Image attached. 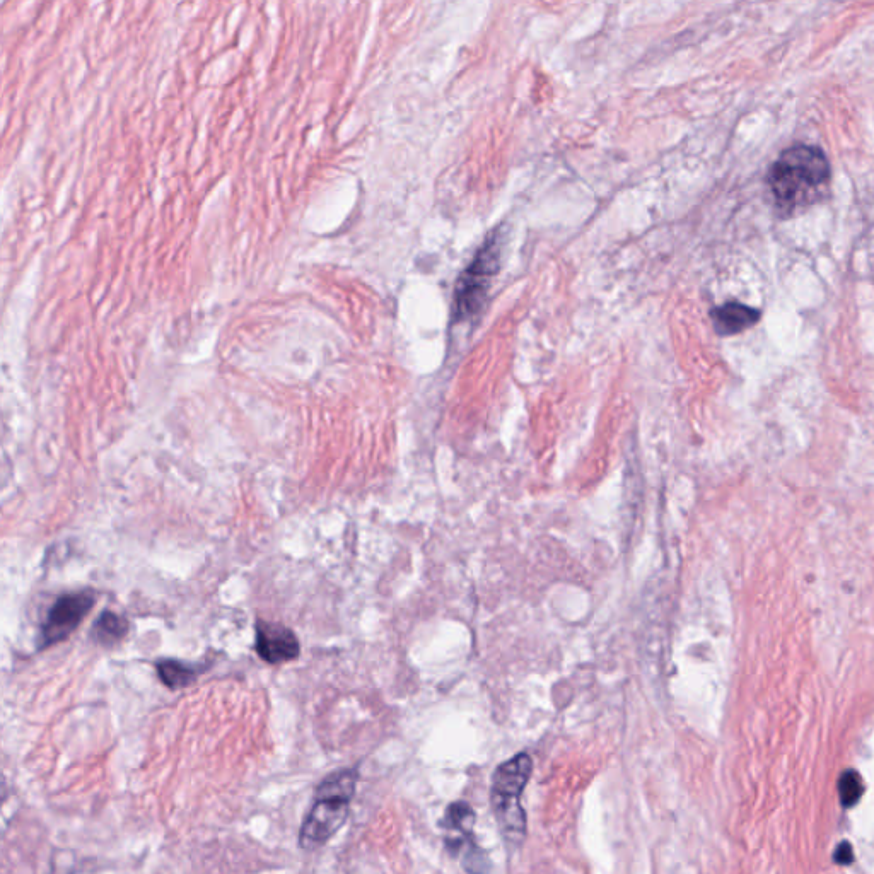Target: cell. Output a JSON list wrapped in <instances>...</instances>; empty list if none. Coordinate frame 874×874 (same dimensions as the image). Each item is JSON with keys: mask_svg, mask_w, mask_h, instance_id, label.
I'll return each instance as SVG.
<instances>
[{"mask_svg": "<svg viewBox=\"0 0 874 874\" xmlns=\"http://www.w3.org/2000/svg\"><path fill=\"white\" fill-rule=\"evenodd\" d=\"M357 779V769L337 770L316 787L315 801L299 830V845L303 849H320L342 828L356 794Z\"/></svg>", "mask_w": 874, "mask_h": 874, "instance_id": "7a4b0ae2", "label": "cell"}, {"mask_svg": "<svg viewBox=\"0 0 874 874\" xmlns=\"http://www.w3.org/2000/svg\"><path fill=\"white\" fill-rule=\"evenodd\" d=\"M533 762L528 753H519L499 765L492 777L490 801L502 839L511 849L523 844L526 837V813L521 796L530 781Z\"/></svg>", "mask_w": 874, "mask_h": 874, "instance_id": "3957f363", "label": "cell"}, {"mask_svg": "<svg viewBox=\"0 0 874 874\" xmlns=\"http://www.w3.org/2000/svg\"><path fill=\"white\" fill-rule=\"evenodd\" d=\"M501 241L499 234H492L480 248L468 269L456 282L455 318L458 321L470 320L477 315L489 291L490 280L499 269Z\"/></svg>", "mask_w": 874, "mask_h": 874, "instance_id": "277c9868", "label": "cell"}, {"mask_svg": "<svg viewBox=\"0 0 874 874\" xmlns=\"http://www.w3.org/2000/svg\"><path fill=\"white\" fill-rule=\"evenodd\" d=\"M446 828L444 844L449 852L460 857V863L468 874H485L489 861L485 852L473 839V810L467 803H453L449 806L443 822Z\"/></svg>", "mask_w": 874, "mask_h": 874, "instance_id": "5b68a950", "label": "cell"}, {"mask_svg": "<svg viewBox=\"0 0 874 874\" xmlns=\"http://www.w3.org/2000/svg\"><path fill=\"white\" fill-rule=\"evenodd\" d=\"M840 799L842 805L851 808L856 805L857 801L863 796V779L857 774L856 770H849L840 777L839 782Z\"/></svg>", "mask_w": 874, "mask_h": 874, "instance_id": "8fae6325", "label": "cell"}, {"mask_svg": "<svg viewBox=\"0 0 874 874\" xmlns=\"http://www.w3.org/2000/svg\"><path fill=\"white\" fill-rule=\"evenodd\" d=\"M156 670H158L161 682L171 690L188 687L199 676V670L195 666L187 665L183 661H175V659H161L156 665Z\"/></svg>", "mask_w": 874, "mask_h": 874, "instance_id": "9c48e42d", "label": "cell"}, {"mask_svg": "<svg viewBox=\"0 0 874 874\" xmlns=\"http://www.w3.org/2000/svg\"><path fill=\"white\" fill-rule=\"evenodd\" d=\"M127 634H129V622L118 613L103 612L94 625V639L100 642L101 646H115Z\"/></svg>", "mask_w": 874, "mask_h": 874, "instance_id": "30bf717a", "label": "cell"}, {"mask_svg": "<svg viewBox=\"0 0 874 874\" xmlns=\"http://www.w3.org/2000/svg\"><path fill=\"white\" fill-rule=\"evenodd\" d=\"M257 653L270 665H282L298 659L301 646L296 634L284 625L258 622Z\"/></svg>", "mask_w": 874, "mask_h": 874, "instance_id": "52a82bcc", "label": "cell"}, {"mask_svg": "<svg viewBox=\"0 0 874 874\" xmlns=\"http://www.w3.org/2000/svg\"><path fill=\"white\" fill-rule=\"evenodd\" d=\"M96 601L91 589L67 593L53 603L45 624L41 627V646L48 647L65 641L74 630L88 617Z\"/></svg>", "mask_w": 874, "mask_h": 874, "instance_id": "8992f818", "label": "cell"}, {"mask_svg": "<svg viewBox=\"0 0 874 874\" xmlns=\"http://www.w3.org/2000/svg\"><path fill=\"white\" fill-rule=\"evenodd\" d=\"M830 180V164L818 147H787L769 171L770 192L784 212L815 202Z\"/></svg>", "mask_w": 874, "mask_h": 874, "instance_id": "6da1fadb", "label": "cell"}, {"mask_svg": "<svg viewBox=\"0 0 874 874\" xmlns=\"http://www.w3.org/2000/svg\"><path fill=\"white\" fill-rule=\"evenodd\" d=\"M854 859L851 844H840L839 849L835 852V861L839 864H851Z\"/></svg>", "mask_w": 874, "mask_h": 874, "instance_id": "7c38bea8", "label": "cell"}, {"mask_svg": "<svg viewBox=\"0 0 874 874\" xmlns=\"http://www.w3.org/2000/svg\"><path fill=\"white\" fill-rule=\"evenodd\" d=\"M711 320L719 335H736L745 332L760 320L757 309L750 308L746 304L726 303L719 308L712 309Z\"/></svg>", "mask_w": 874, "mask_h": 874, "instance_id": "ba28073f", "label": "cell"}]
</instances>
